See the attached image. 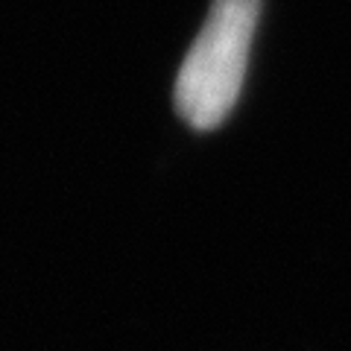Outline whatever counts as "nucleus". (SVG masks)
<instances>
[{
	"label": "nucleus",
	"mask_w": 351,
	"mask_h": 351,
	"mask_svg": "<svg viewBox=\"0 0 351 351\" xmlns=\"http://www.w3.org/2000/svg\"><path fill=\"white\" fill-rule=\"evenodd\" d=\"M261 0H214L211 12L176 76V112L193 129H214L243 88Z\"/></svg>",
	"instance_id": "f257e3e1"
}]
</instances>
